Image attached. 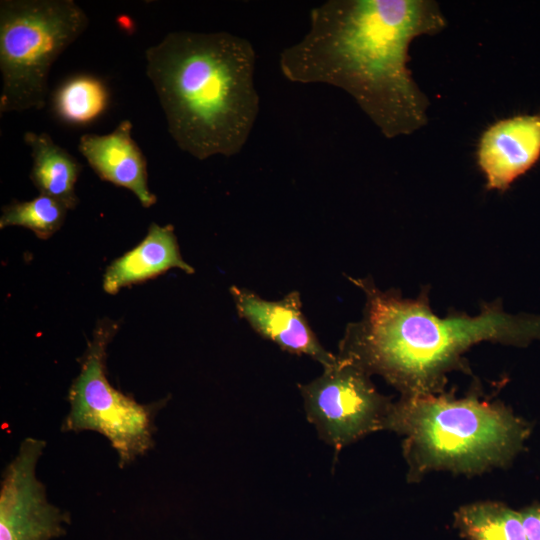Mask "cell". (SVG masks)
I'll list each match as a JSON object with an SVG mask.
<instances>
[{"label": "cell", "instance_id": "12", "mask_svg": "<svg viewBox=\"0 0 540 540\" xmlns=\"http://www.w3.org/2000/svg\"><path fill=\"white\" fill-rule=\"evenodd\" d=\"M172 268L187 274L195 271L181 256L173 226L151 223L145 238L108 266L103 288L108 294H116L126 286L154 278Z\"/></svg>", "mask_w": 540, "mask_h": 540}, {"label": "cell", "instance_id": "8", "mask_svg": "<svg viewBox=\"0 0 540 540\" xmlns=\"http://www.w3.org/2000/svg\"><path fill=\"white\" fill-rule=\"evenodd\" d=\"M41 439H24L6 466L0 486V540H54L65 532L68 513L51 504L36 466Z\"/></svg>", "mask_w": 540, "mask_h": 540}, {"label": "cell", "instance_id": "10", "mask_svg": "<svg viewBox=\"0 0 540 540\" xmlns=\"http://www.w3.org/2000/svg\"><path fill=\"white\" fill-rule=\"evenodd\" d=\"M489 190L506 191L540 158V115H517L490 125L477 147Z\"/></svg>", "mask_w": 540, "mask_h": 540}, {"label": "cell", "instance_id": "14", "mask_svg": "<svg viewBox=\"0 0 540 540\" xmlns=\"http://www.w3.org/2000/svg\"><path fill=\"white\" fill-rule=\"evenodd\" d=\"M109 104V91L98 77L77 74L65 79L54 91L51 107L63 123L85 126L98 119Z\"/></svg>", "mask_w": 540, "mask_h": 540}, {"label": "cell", "instance_id": "4", "mask_svg": "<svg viewBox=\"0 0 540 540\" xmlns=\"http://www.w3.org/2000/svg\"><path fill=\"white\" fill-rule=\"evenodd\" d=\"M403 437L409 481L431 471L478 474L509 464L523 447L528 424L502 404L469 396H402L386 429Z\"/></svg>", "mask_w": 540, "mask_h": 540}, {"label": "cell", "instance_id": "17", "mask_svg": "<svg viewBox=\"0 0 540 540\" xmlns=\"http://www.w3.org/2000/svg\"><path fill=\"white\" fill-rule=\"evenodd\" d=\"M520 514L527 540H540V504L528 506Z\"/></svg>", "mask_w": 540, "mask_h": 540}, {"label": "cell", "instance_id": "7", "mask_svg": "<svg viewBox=\"0 0 540 540\" xmlns=\"http://www.w3.org/2000/svg\"><path fill=\"white\" fill-rule=\"evenodd\" d=\"M370 376L354 362L337 356L320 376L298 384L307 420L336 454L368 434L386 429L393 402L377 391Z\"/></svg>", "mask_w": 540, "mask_h": 540}, {"label": "cell", "instance_id": "3", "mask_svg": "<svg viewBox=\"0 0 540 540\" xmlns=\"http://www.w3.org/2000/svg\"><path fill=\"white\" fill-rule=\"evenodd\" d=\"M145 58L180 150L198 160L242 151L260 111L249 40L225 31H175L150 46Z\"/></svg>", "mask_w": 540, "mask_h": 540}, {"label": "cell", "instance_id": "1", "mask_svg": "<svg viewBox=\"0 0 540 540\" xmlns=\"http://www.w3.org/2000/svg\"><path fill=\"white\" fill-rule=\"evenodd\" d=\"M446 19L432 0H328L307 33L279 55L283 77L347 92L386 138L426 125L429 100L408 68L409 46Z\"/></svg>", "mask_w": 540, "mask_h": 540}, {"label": "cell", "instance_id": "15", "mask_svg": "<svg viewBox=\"0 0 540 540\" xmlns=\"http://www.w3.org/2000/svg\"><path fill=\"white\" fill-rule=\"evenodd\" d=\"M454 525L468 540H527L520 511L501 502L461 506L454 513Z\"/></svg>", "mask_w": 540, "mask_h": 540}, {"label": "cell", "instance_id": "6", "mask_svg": "<svg viewBox=\"0 0 540 540\" xmlns=\"http://www.w3.org/2000/svg\"><path fill=\"white\" fill-rule=\"evenodd\" d=\"M116 324L98 325L81 359L68 401L70 410L63 431H95L102 434L118 455L124 468L145 455L154 445V419L158 403L141 404L111 385L106 374L107 346Z\"/></svg>", "mask_w": 540, "mask_h": 540}, {"label": "cell", "instance_id": "5", "mask_svg": "<svg viewBox=\"0 0 540 540\" xmlns=\"http://www.w3.org/2000/svg\"><path fill=\"white\" fill-rule=\"evenodd\" d=\"M73 0H1L0 113L42 109L50 69L87 29Z\"/></svg>", "mask_w": 540, "mask_h": 540}, {"label": "cell", "instance_id": "11", "mask_svg": "<svg viewBox=\"0 0 540 540\" xmlns=\"http://www.w3.org/2000/svg\"><path fill=\"white\" fill-rule=\"evenodd\" d=\"M132 128L125 119L108 134H83L78 150L99 178L128 189L148 208L157 197L149 190L147 161L131 135Z\"/></svg>", "mask_w": 540, "mask_h": 540}, {"label": "cell", "instance_id": "16", "mask_svg": "<svg viewBox=\"0 0 540 540\" xmlns=\"http://www.w3.org/2000/svg\"><path fill=\"white\" fill-rule=\"evenodd\" d=\"M68 208L60 201L40 194L29 201H14L2 208L0 228L21 226L47 239L62 226Z\"/></svg>", "mask_w": 540, "mask_h": 540}, {"label": "cell", "instance_id": "2", "mask_svg": "<svg viewBox=\"0 0 540 540\" xmlns=\"http://www.w3.org/2000/svg\"><path fill=\"white\" fill-rule=\"evenodd\" d=\"M365 294L363 317L347 326L337 356L377 374L402 396L442 392L446 375L462 367V355L482 341L526 345L540 340V316L507 314L500 303L479 315L436 316L426 293L415 300L381 291L373 281L349 278Z\"/></svg>", "mask_w": 540, "mask_h": 540}, {"label": "cell", "instance_id": "9", "mask_svg": "<svg viewBox=\"0 0 540 540\" xmlns=\"http://www.w3.org/2000/svg\"><path fill=\"white\" fill-rule=\"evenodd\" d=\"M230 293L239 317L263 338L285 352L306 355L323 368L336 362L337 356L321 345L303 314L298 291H291L277 301L263 299L237 286H232Z\"/></svg>", "mask_w": 540, "mask_h": 540}, {"label": "cell", "instance_id": "13", "mask_svg": "<svg viewBox=\"0 0 540 540\" xmlns=\"http://www.w3.org/2000/svg\"><path fill=\"white\" fill-rule=\"evenodd\" d=\"M24 141L33 159L30 179L40 194L60 201L68 210L74 209L78 204L75 184L82 165L46 132L27 131Z\"/></svg>", "mask_w": 540, "mask_h": 540}]
</instances>
